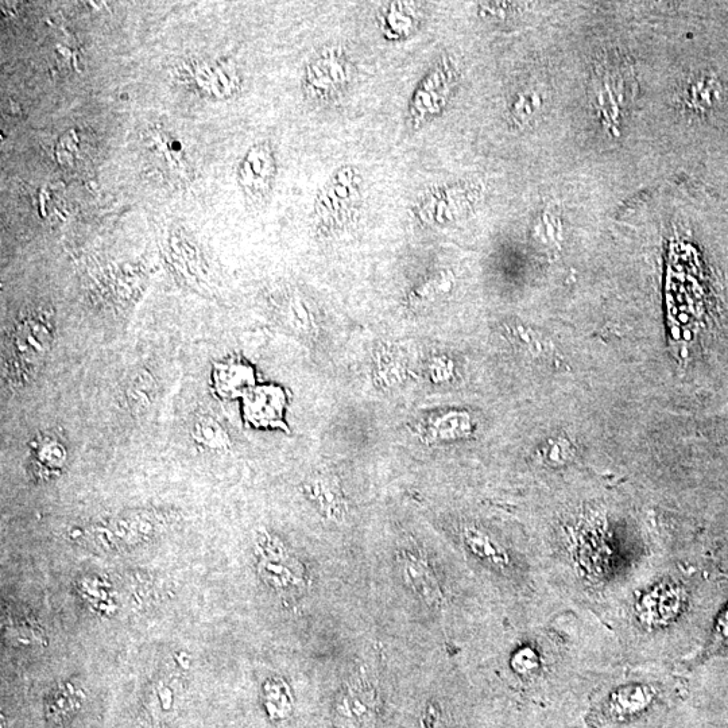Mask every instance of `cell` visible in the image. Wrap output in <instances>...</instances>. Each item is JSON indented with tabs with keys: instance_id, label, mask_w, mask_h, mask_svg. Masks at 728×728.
Returning a JSON list of instances; mask_svg holds the SVG:
<instances>
[{
	"instance_id": "6da1fadb",
	"label": "cell",
	"mask_w": 728,
	"mask_h": 728,
	"mask_svg": "<svg viewBox=\"0 0 728 728\" xmlns=\"http://www.w3.org/2000/svg\"><path fill=\"white\" fill-rule=\"evenodd\" d=\"M56 338V324L48 309L23 315L11 332L6 354V374L14 386H25L40 371Z\"/></svg>"
},
{
	"instance_id": "7a4b0ae2",
	"label": "cell",
	"mask_w": 728,
	"mask_h": 728,
	"mask_svg": "<svg viewBox=\"0 0 728 728\" xmlns=\"http://www.w3.org/2000/svg\"><path fill=\"white\" fill-rule=\"evenodd\" d=\"M377 718V693L366 683L347 685L333 706V719L339 728H375Z\"/></svg>"
},
{
	"instance_id": "3957f363",
	"label": "cell",
	"mask_w": 728,
	"mask_h": 728,
	"mask_svg": "<svg viewBox=\"0 0 728 728\" xmlns=\"http://www.w3.org/2000/svg\"><path fill=\"white\" fill-rule=\"evenodd\" d=\"M660 691L648 683H626L618 685L604 697L600 711L604 718L614 722H626L645 714L657 703Z\"/></svg>"
},
{
	"instance_id": "277c9868",
	"label": "cell",
	"mask_w": 728,
	"mask_h": 728,
	"mask_svg": "<svg viewBox=\"0 0 728 728\" xmlns=\"http://www.w3.org/2000/svg\"><path fill=\"white\" fill-rule=\"evenodd\" d=\"M397 567L402 582L431 609L444 607L445 596L435 571L427 560L414 553L402 551L397 555Z\"/></svg>"
},
{
	"instance_id": "5b68a950",
	"label": "cell",
	"mask_w": 728,
	"mask_h": 728,
	"mask_svg": "<svg viewBox=\"0 0 728 728\" xmlns=\"http://www.w3.org/2000/svg\"><path fill=\"white\" fill-rule=\"evenodd\" d=\"M308 498L328 520L342 522L346 517V501L339 484L331 476H316L307 483Z\"/></svg>"
},
{
	"instance_id": "8992f818",
	"label": "cell",
	"mask_w": 728,
	"mask_h": 728,
	"mask_svg": "<svg viewBox=\"0 0 728 728\" xmlns=\"http://www.w3.org/2000/svg\"><path fill=\"white\" fill-rule=\"evenodd\" d=\"M463 541L466 544L468 551L482 561V563L489 565V567L498 569V571H506L510 568L511 559L509 553L503 548L498 541H495L489 534L482 532V530L468 528L463 530Z\"/></svg>"
},
{
	"instance_id": "52a82bcc",
	"label": "cell",
	"mask_w": 728,
	"mask_h": 728,
	"mask_svg": "<svg viewBox=\"0 0 728 728\" xmlns=\"http://www.w3.org/2000/svg\"><path fill=\"white\" fill-rule=\"evenodd\" d=\"M157 396L156 378L143 369L131 375L126 387L127 405L134 414H141L153 405Z\"/></svg>"
},
{
	"instance_id": "ba28073f",
	"label": "cell",
	"mask_w": 728,
	"mask_h": 728,
	"mask_svg": "<svg viewBox=\"0 0 728 728\" xmlns=\"http://www.w3.org/2000/svg\"><path fill=\"white\" fill-rule=\"evenodd\" d=\"M33 459L34 464L42 471H58L63 468L67 460V448L57 436L46 433L34 440Z\"/></svg>"
},
{
	"instance_id": "9c48e42d",
	"label": "cell",
	"mask_w": 728,
	"mask_h": 728,
	"mask_svg": "<svg viewBox=\"0 0 728 728\" xmlns=\"http://www.w3.org/2000/svg\"><path fill=\"white\" fill-rule=\"evenodd\" d=\"M511 669L515 675L520 677H534L541 675L544 668H548L546 660L542 657L540 650L536 646H522L513 654L510 661Z\"/></svg>"
},
{
	"instance_id": "30bf717a",
	"label": "cell",
	"mask_w": 728,
	"mask_h": 728,
	"mask_svg": "<svg viewBox=\"0 0 728 728\" xmlns=\"http://www.w3.org/2000/svg\"><path fill=\"white\" fill-rule=\"evenodd\" d=\"M192 436L201 447L216 449V451H223L228 447V441H230L222 425L208 417L200 418L196 422Z\"/></svg>"
},
{
	"instance_id": "8fae6325",
	"label": "cell",
	"mask_w": 728,
	"mask_h": 728,
	"mask_svg": "<svg viewBox=\"0 0 728 728\" xmlns=\"http://www.w3.org/2000/svg\"><path fill=\"white\" fill-rule=\"evenodd\" d=\"M375 373H377L379 379L385 381L386 386H394L408 374V364L400 355L394 354L393 351H382L378 355Z\"/></svg>"
},
{
	"instance_id": "7c38bea8",
	"label": "cell",
	"mask_w": 728,
	"mask_h": 728,
	"mask_svg": "<svg viewBox=\"0 0 728 728\" xmlns=\"http://www.w3.org/2000/svg\"><path fill=\"white\" fill-rule=\"evenodd\" d=\"M728 646V602L716 618L714 629L711 631L710 641L707 642L706 653L712 654Z\"/></svg>"
},
{
	"instance_id": "4fadbf2b",
	"label": "cell",
	"mask_w": 728,
	"mask_h": 728,
	"mask_svg": "<svg viewBox=\"0 0 728 728\" xmlns=\"http://www.w3.org/2000/svg\"><path fill=\"white\" fill-rule=\"evenodd\" d=\"M267 697H269V700H274L277 716H285L288 714L290 711V699L284 685H271V687L267 688Z\"/></svg>"
}]
</instances>
